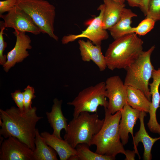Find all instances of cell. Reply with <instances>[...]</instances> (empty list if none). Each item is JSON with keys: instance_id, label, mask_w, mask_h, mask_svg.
Listing matches in <instances>:
<instances>
[{"instance_id": "6da1fadb", "label": "cell", "mask_w": 160, "mask_h": 160, "mask_svg": "<svg viewBox=\"0 0 160 160\" xmlns=\"http://www.w3.org/2000/svg\"><path fill=\"white\" fill-rule=\"evenodd\" d=\"M34 106L28 110L12 106L5 110L0 109V135L7 138L15 137L34 151L36 125L43 117L37 116Z\"/></svg>"}, {"instance_id": "7a4b0ae2", "label": "cell", "mask_w": 160, "mask_h": 160, "mask_svg": "<svg viewBox=\"0 0 160 160\" xmlns=\"http://www.w3.org/2000/svg\"><path fill=\"white\" fill-rule=\"evenodd\" d=\"M143 41L135 33L114 40L107 49L105 56L109 69H124L135 61L143 51Z\"/></svg>"}, {"instance_id": "3957f363", "label": "cell", "mask_w": 160, "mask_h": 160, "mask_svg": "<svg viewBox=\"0 0 160 160\" xmlns=\"http://www.w3.org/2000/svg\"><path fill=\"white\" fill-rule=\"evenodd\" d=\"M104 109L105 117L103 125L92 138L91 145H95V152L100 155L115 157L119 153L125 155V150L120 141L119 130L121 111L112 114L107 108Z\"/></svg>"}, {"instance_id": "277c9868", "label": "cell", "mask_w": 160, "mask_h": 160, "mask_svg": "<svg viewBox=\"0 0 160 160\" xmlns=\"http://www.w3.org/2000/svg\"><path fill=\"white\" fill-rule=\"evenodd\" d=\"M104 121V119H100L96 113L90 114L87 112H81L68 124L64 140L74 148L82 143L90 146L92 138L100 130Z\"/></svg>"}, {"instance_id": "5b68a950", "label": "cell", "mask_w": 160, "mask_h": 160, "mask_svg": "<svg viewBox=\"0 0 160 160\" xmlns=\"http://www.w3.org/2000/svg\"><path fill=\"white\" fill-rule=\"evenodd\" d=\"M155 48L154 45L147 51H143L138 58L125 69L127 73L124 82L125 85L140 90L150 101L151 95L149 88V81L154 69L151 56Z\"/></svg>"}, {"instance_id": "8992f818", "label": "cell", "mask_w": 160, "mask_h": 160, "mask_svg": "<svg viewBox=\"0 0 160 160\" xmlns=\"http://www.w3.org/2000/svg\"><path fill=\"white\" fill-rule=\"evenodd\" d=\"M16 5L31 17L41 33L58 40L54 33L56 13L53 5L46 0H17Z\"/></svg>"}, {"instance_id": "52a82bcc", "label": "cell", "mask_w": 160, "mask_h": 160, "mask_svg": "<svg viewBox=\"0 0 160 160\" xmlns=\"http://www.w3.org/2000/svg\"><path fill=\"white\" fill-rule=\"evenodd\" d=\"M107 95L104 82L82 90L72 101L67 103L68 105L74 107L73 118H76L83 112L97 113L100 106L107 108L108 102L107 100Z\"/></svg>"}, {"instance_id": "ba28073f", "label": "cell", "mask_w": 160, "mask_h": 160, "mask_svg": "<svg viewBox=\"0 0 160 160\" xmlns=\"http://www.w3.org/2000/svg\"><path fill=\"white\" fill-rule=\"evenodd\" d=\"M97 9L100 11L99 15L91 20L88 27L84 31L78 34H69L62 38L63 44H66L76 39L82 38L88 39L94 44L101 45L102 41L108 39V34L103 27L102 19L104 10V4L100 5Z\"/></svg>"}, {"instance_id": "9c48e42d", "label": "cell", "mask_w": 160, "mask_h": 160, "mask_svg": "<svg viewBox=\"0 0 160 160\" xmlns=\"http://www.w3.org/2000/svg\"><path fill=\"white\" fill-rule=\"evenodd\" d=\"M105 83L107 97L108 99L107 108L110 113L113 114L121 110L127 103L126 87L120 77L117 75L108 78Z\"/></svg>"}, {"instance_id": "30bf717a", "label": "cell", "mask_w": 160, "mask_h": 160, "mask_svg": "<svg viewBox=\"0 0 160 160\" xmlns=\"http://www.w3.org/2000/svg\"><path fill=\"white\" fill-rule=\"evenodd\" d=\"M4 20L1 22L6 28H11L23 32H28L34 35L40 34L41 31L31 18L25 12L16 5L5 15H0Z\"/></svg>"}, {"instance_id": "8fae6325", "label": "cell", "mask_w": 160, "mask_h": 160, "mask_svg": "<svg viewBox=\"0 0 160 160\" xmlns=\"http://www.w3.org/2000/svg\"><path fill=\"white\" fill-rule=\"evenodd\" d=\"M0 145V160H34L33 151L15 137L6 138Z\"/></svg>"}, {"instance_id": "7c38bea8", "label": "cell", "mask_w": 160, "mask_h": 160, "mask_svg": "<svg viewBox=\"0 0 160 160\" xmlns=\"http://www.w3.org/2000/svg\"><path fill=\"white\" fill-rule=\"evenodd\" d=\"M25 33L17 30H15L13 32L16 38V42L13 49L8 52L7 62L3 65L4 70L6 72H7L16 63L22 62L29 55L27 50L32 48L31 45V40Z\"/></svg>"}, {"instance_id": "4fadbf2b", "label": "cell", "mask_w": 160, "mask_h": 160, "mask_svg": "<svg viewBox=\"0 0 160 160\" xmlns=\"http://www.w3.org/2000/svg\"><path fill=\"white\" fill-rule=\"evenodd\" d=\"M121 111V117L119 124V133L121 142L124 145L128 142L129 133H131L133 139H134L133 128L139 118L140 111L133 108L127 103Z\"/></svg>"}, {"instance_id": "5bb4252c", "label": "cell", "mask_w": 160, "mask_h": 160, "mask_svg": "<svg viewBox=\"0 0 160 160\" xmlns=\"http://www.w3.org/2000/svg\"><path fill=\"white\" fill-rule=\"evenodd\" d=\"M81 60L84 62L92 61L101 71L107 68L105 56L102 53L101 45L94 44L89 40L80 39L78 42Z\"/></svg>"}, {"instance_id": "9a60e30c", "label": "cell", "mask_w": 160, "mask_h": 160, "mask_svg": "<svg viewBox=\"0 0 160 160\" xmlns=\"http://www.w3.org/2000/svg\"><path fill=\"white\" fill-rule=\"evenodd\" d=\"M145 112L140 111L139 117L140 126L139 131L137 132L133 139L134 151L137 154L139 159L140 156L137 149V147L139 142L143 144L144 148L143 158L144 160H151L152 159L151 151L152 146L157 140L160 139V137L153 138L150 137L146 132L145 129L144 118L146 116Z\"/></svg>"}, {"instance_id": "2e32d148", "label": "cell", "mask_w": 160, "mask_h": 160, "mask_svg": "<svg viewBox=\"0 0 160 160\" xmlns=\"http://www.w3.org/2000/svg\"><path fill=\"white\" fill-rule=\"evenodd\" d=\"M53 104L50 112H47L46 114L49 123L53 129L52 134L60 139V132L63 129L66 130L68 125V119L64 116L62 111V100L55 98L53 100Z\"/></svg>"}, {"instance_id": "e0dca14e", "label": "cell", "mask_w": 160, "mask_h": 160, "mask_svg": "<svg viewBox=\"0 0 160 160\" xmlns=\"http://www.w3.org/2000/svg\"><path fill=\"white\" fill-rule=\"evenodd\" d=\"M40 135L47 145L55 151L60 160H68L71 156L77 154L76 149L72 148L64 140L59 138L46 131L41 132Z\"/></svg>"}, {"instance_id": "ac0fdd59", "label": "cell", "mask_w": 160, "mask_h": 160, "mask_svg": "<svg viewBox=\"0 0 160 160\" xmlns=\"http://www.w3.org/2000/svg\"><path fill=\"white\" fill-rule=\"evenodd\" d=\"M104 10L103 17V27L108 30L120 19L125 4L113 0H103Z\"/></svg>"}, {"instance_id": "d6986e66", "label": "cell", "mask_w": 160, "mask_h": 160, "mask_svg": "<svg viewBox=\"0 0 160 160\" xmlns=\"http://www.w3.org/2000/svg\"><path fill=\"white\" fill-rule=\"evenodd\" d=\"M137 15L131 9L124 8L118 22L108 30L112 37L116 39L126 35L133 33L131 26L132 18Z\"/></svg>"}, {"instance_id": "ffe728a7", "label": "cell", "mask_w": 160, "mask_h": 160, "mask_svg": "<svg viewBox=\"0 0 160 160\" xmlns=\"http://www.w3.org/2000/svg\"><path fill=\"white\" fill-rule=\"evenodd\" d=\"M126 87L127 103L133 108L140 111L149 113L151 102L143 93L140 89L132 87Z\"/></svg>"}, {"instance_id": "44dd1931", "label": "cell", "mask_w": 160, "mask_h": 160, "mask_svg": "<svg viewBox=\"0 0 160 160\" xmlns=\"http://www.w3.org/2000/svg\"><path fill=\"white\" fill-rule=\"evenodd\" d=\"M34 143L36 148L33 151L34 160H58L56 152L52 147L47 145L37 128L36 131Z\"/></svg>"}, {"instance_id": "7402d4cb", "label": "cell", "mask_w": 160, "mask_h": 160, "mask_svg": "<svg viewBox=\"0 0 160 160\" xmlns=\"http://www.w3.org/2000/svg\"><path fill=\"white\" fill-rule=\"evenodd\" d=\"M87 144L80 143L75 149L77 155L79 160H114L116 158L106 155H102L91 151Z\"/></svg>"}, {"instance_id": "603a6c76", "label": "cell", "mask_w": 160, "mask_h": 160, "mask_svg": "<svg viewBox=\"0 0 160 160\" xmlns=\"http://www.w3.org/2000/svg\"><path fill=\"white\" fill-rule=\"evenodd\" d=\"M155 22L149 18H145L136 27L133 28V33L139 36H144L154 28Z\"/></svg>"}, {"instance_id": "cb8c5ba5", "label": "cell", "mask_w": 160, "mask_h": 160, "mask_svg": "<svg viewBox=\"0 0 160 160\" xmlns=\"http://www.w3.org/2000/svg\"><path fill=\"white\" fill-rule=\"evenodd\" d=\"M145 16L155 22L160 20V0H149Z\"/></svg>"}, {"instance_id": "d4e9b609", "label": "cell", "mask_w": 160, "mask_h": 160, "mask_svg": "<svg viewBox=\"0 0 160 160\" xmlns=\"http://www.w3.org/2000/svg\"><path fill=\"white\" fill-rule=\"evenodd\" d=\"M34 93V89L32 87L28 85L24 89L23 102L25 110H28L32 108L31 107L32 100L36 97Z\"/></svg>"}, {"instance_id": "484cf974", "label": "cell", "mask_w": 160, "mask_h": 160, "mask_svg": "<svg viewBox=\"0 0 160 160\" xmlns=\"http://www.w3.org/2000/svg\"><path fill=\"white\" fill-rule=\"evenodd\" d=\"M1 30L0 31V64L3 65L6 62L7 60V55H3V52L6 48L7 44L4 41V31L5 27L0 23Z\"/></svg>"}, {"instance_id": "4316f807", "label": "cell", "mask_w": 160, "mask_h": 160, "mask_svg": "<svg viewBox=\"0 0 160 160\" xmlns=\"http://www.w3.org/2000/svg\"><path fill=\"white\" fill-rule=\"evenodd\" d=\"M17 0H5L0 1V15L12 9L17 4Z\"/></svg>"}, {"instance_id": "83f0119b", "label": "cell", "mask_w": 160, "mask_h": 160, "mask_svg": "<svg viewBox=\"0 0 160 160\" xmlns=\"http://www.w3.org/2000/svg\"><path fill=\"white\" fill-rule=\"evenodd\" d=\"M11 97L18 108L21 110H24L23 92L20 90H15L11 94Z\"/></svg>"}, {"instance_id": "f1b7e54d", "label": "cell", "mask_w": 160, "mask_h": 160, "mask_svg": "<svg viewBox=\"0 0 160 160\" xmlns=\"http://www.w3.org/2000/svg\"><path fill=\"white\" fill-rule=\"evenodd\" d=\"M135 151H131L129 150H125V155L126 158L125 160H135Z\"/></svg>"}, {"instance_id": "f546056e", "label": "cell", "mask_w": 160, "mask_h": 160, "mask_svg": "<svg viewBox=\"0 0 160 160\" xmlns=\"http://www.w3.org/2000/svg\"><path fill=\"white\" fill-rule=\"evenodd\" d=\"M127 1L129 5L132 7H140L142 4V0H125Z\"/></svg>"}, {"instance_id": "4dcf8cb0", "label": "cell", "mask_w": 160, "mask_h": 160, "mask_svg": "<svg viewBox=\"0 0 160 160\" xmlns=\"http://www.w3.org/2000/svg\"><path fill=\"white\" fill-rule=\"evenodd\" d=\"M149 1V0H142L141 5L140 7L145 16L147 12Z\"/></svg>"}, {"instance_id": "1f68e13d", "label": "cell", "mask_w": 160, "mask_h": 160, "mask_svg": "<svg viewBox=\"0 0 160 160\" xmlns=\"http://www.w3.org/2000/svg\"><path fill=\"white\" fill-rule=\"evenodd\" d=\"M68 160H79V158L77 154L71 156Z\"/></svg>"}, {"instance_id": "d6a6232c", "label": "cell", "mask_w": 160, "mask_h": 160, "mask_svg": "<svg viewBox=\"0 0 160 160\" xmlns=\"http://www.w3.org/2000/svg\"><path fill=\"white\" fill-rule=\"evenodd\" d=\"M116 1L122 4H124L125 1V0H113Z\"/></svg>"}, {"instance_id": "836d02e7", "label": "cell", "mask_w": 160, "mask_h": 160, "mask_svg": "<svg viewBox=\"0 0 160 160\" xmlns=\"http://www.w3.org/2000/svg\"><path fill=\"white\" fill-rule=\"evenodd\" d=\"M159 104H160V101Z\"/></svg>"}]
</instances>
